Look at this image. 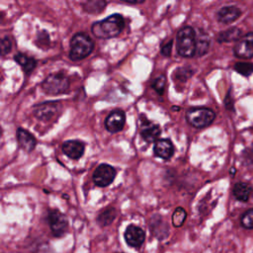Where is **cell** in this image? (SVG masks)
Returning a JSON list of instances; mask_svg holds the SVG:
<instances>
[{"label":"cell","instance_id":"obj_3","mask_svg":"<svg viewBox=\"0 0 253 253\" xmlns=\"http://www.w3.org/2000/svg\"><path fill=\"white\" fill-rule=\"evenodd\" d=\"M94 49V42L84 34L77 33L70 40L69 58L73 61H78L87 57Z\"/></svg>","mask_w":253,"mask_h":253},{"label":"cell","instance_id":"obj_23","mask_svg":"<svg viewBox=\"0 0 253 253\" xmlns=\"http://www.w3.org/2000/svg\"><path fill=\"white\" fill-rule=\"evenodd\" d=\"M186 217H187L186 211L181 207L176 208V210L174 211V212L172 214V223H173V225L175 227L182 226Z\"/></svg>","mask_w":253,"mask_h":253},{"label":"cell","instance_id":"obj_10","mask_svg":"<svg viewBox=\"0 0 253 253\" xmlns=\"http://www.w3.org/2000/svg\"><path fill=\"white\" fill-rule=\"evenodd\" d=\"M58 112V106L55 102H43L34 107L35 117L42 122L53 119Z\"/></svg>","mask_w":253,"mask_h":253},{"label":"cell","instance_id":"obj_1","mask_svg":"<svg viewBox=\"0 0 253 253\" xmlns=\"http://www.w3.org/2000/svg\"><path fill=\"white\" fill-rule=\"evenodd\" d=\"M125 28V20L121 14H113L103 20L93 23L92 34L97 39L108 40L121 34Z\"/></svg>","mask_w":253,"mask_h":253},{"label":"cell","instance_id":"obj_4","mask_svg":"<svg viewBox=\"0 0 253 253\" xmlns=\"http://www.w3.org/2000/svg\"><path fill=\"white\" fill-rule=\"evenodd\" d=\"M215 118L214 112L206 107L190 108L186 112V120L189 125L197 128H204L209 126Z\"/></svg>","mask_w":253,"mask_h":253},{"label":"cell","instance_id":"obj_5","mask_svg":"<svg viewBox=\"0 0 253 253\" xmlns=\"http://www.w3.org/2000/svg\"><path fill=\"white\" fill-rule=\"evenodd\" d=\"M69 88V79L63 72L51 73L42 82V89L47 95L65 93Z\"/></svg>","mask_w":253,"mask_h":253},{"label":"cell","instance_id":"obj_7","mask_svg":"<svg viewBox=\"0 0 253 253\" xmlns=\"http://www.w3.org/2000/svg\"><path fill=\"white\" fill-rule=\"evenodd\" d=\"M47 220L54 236L60 237L66 233L68 229V221L62 212L57 210L49 211Z\"/></svg>","mask_w":253,"mask_h":253},{"label":"cell","instance_id":"obj_8","mask_svg":"<svg viewBox=\"0 0 253 253\" xmlns=\"http://www.w3.org/2000/svg\"><path fill=\"white\" fill-rule=\"evenodd\" d=\"M234 54L240 58L253 57V32L241 37L234 45Z\"/></svg>","mask_w":253,"mask_h":253},{"label":"cell","instance_id":"obj_21","mask_svg":"<svg viewBox=\"0 0 253 253\" xmlns=\"http://www.w3.org/2000/svg\"><path fill=\"white\" fill-rule=\"evenodd\" d=\"M117 216V211L116 209L114 208H108L106 209L105 211H103L99 215H98V218H97V221L98 223L101 225V226H107L109 224H111L114 219L116 218Z\"/></svg>","mask_w":253,"mask_h":253},{"label":"cell","instance_id":"obj_30","mask_svg":"<svg viewBox=\"0 0 253 253\" xmlns=\"http://www.w3.org/2000/svg\"><path fill=\"white\" fill-rule=\"evenodd\" d=\"M172 44H173V41H169L168 42H166L161 48V53L165 56H170L172 51Z\"/></svg>","mask_w":253,"mask_h":253},{"label":"cell","instance_id":"obj_28","mask_svg":"<svg viewBox=\"0 0 253 253\" xmlns=\"http://www.w3.org/2000/svg\"><path fill=\"white\" fill-rule=\"evenodd\" d=\"M192 70L190 68H187V67H181V68H178L176 71H175V78L180 80V81H183L185 82L189 77H191L192 75Z\"/></svg>","mask_w":253,"mask_h":253},{"label":"cell","instance_id":"obj_25","mask_svg":"<svg viewBox=\"0 0 253 253\" xmlns=\"http://www.w3.org/2000/svg\"><path fill=\"white\" fill-rule=\"evenodd\" d=\"M36 42L38 44V46H40L41 48H48L49 46V42H50V40H49V35L46 31H41L38 33L37 35V40H36Z\"/></svg>","mask_w":253,"mask_h":253},{"label":"cell","instance_id":"obj_24","mask_svg":"<svg viewBox=\"0 0 253 253\" xmlns=\"http://www.w3.org/2000/svg\"><path fill=\"white\" fill-rule=\"evenodd\" d=\"M234 69L244 75V76H249L253 73V63H248V62H237L234 65Z\"/></svg>","mask_w":253,"mask_h":253},{"label":"cell","instance_id":"obj_11","mask_svg":"<svg viewBox=\"0 0 253 253\" xmlns=\"http://www.w3.org/2000/svg\"><path fill=\"white\" fill-rule=\"evenodd\" d=\"M61 148H62L63 154H65L70 159L76 160V159H79L84 154L85 143L77 139L66 140L63 142Z\"/></svg>","mask_w":253,"mask_h":253},{"label":"cell","instance_id":"obj_13","mask_svg":"<svg viewBox=\"0 0 253 253\" xmlns=\"http://www.w3.org/2000/svg\"><path fill=\"white\" fill-rule=\"evenodd\" d=\"M160 133L161 129L158 125L143 119L140 127V135L146 142H156Z\"/></svg>","mask_w":253,"mask_h":253},{"label":"cell","instance_id":"obj_26","mask_svg":"<svg viewBox=\"0 0 253 253\" xmlns=\"http://www.w3.org/2000/svg\"><path fill=\"white\" fill-rule=\"evenodd\" d=\"M165 86H166V77L161 74L158 77H156L154 79V81L152 82V88L159 94L162 95L164 93L165 90Z\"/></svg>","mask_w":253,"mask_h":253},{"label":"cell","instance_id":"obj_29","mask_svg":"<svg viewBox=\"0 0 253 253\" xmlns=\"http://www.w3.org/2000/svg\"><path fill=\"white\" fill-rule=\"evenodd\" d=\"M12 48V42L9 37L5 36L1 40V54L5 55L11 51Z\"/></svg>","mask_w":253,"mask_h":253},{"label":"cell","instance_id":"obj_19","mask_svg":"<svg viewBox=\"0 0 253 253\" xmlns=\"http://www.w3.org/2000/svg\"><path fill=\"white\" fill-rule=\"evenodd\" d=\"M241 38V30L238 28H230L225 31H222L217 36V41L220 42H228L237 41Z\"/></svg>","mask_w":253,"mask_h":253},{"label":"cell","instance_id":"obj_15","mask_svg":"<svg viewBox=\"0 0 253 253\" xmlns=\"http://www.w3.org/2000/svg\"><path fill=\"white\" fill-rule=\"evenodd\" d=\"M17 140L21 148L27 152L33 151L37 145V140L34 135L22 127H18L17 129Z\"/></svg>","mask_w":253,"mask_h":253},{"label":"cell","instance_id":"obj_2","mask_svg":"<svg viewBox=\"0 0 253 253\" xmlns=\"http://www.w3.org/2000/svg\"><path fill=\"white\" fill-rule=\"evenodd\" d=\"M176 49L182 57H192L197 51V35L192 27L181 28L176 37Z\"/></svg>","mask_w":253,"mask_h":253},{"label":"cell","instance_id":"obj_9","mask_svg":"<svg viewBox=\"0 0 253 253\" xmlns=\"http://www.w3.org/2000/svg\"><path fill=\"white\" fill-rule=\"evenodd\" d=\"M126 124V115L122 110L112 111L105 120V127L111 133L121 131Z\"/></svg>","mask_w":253,"mask_h":253},{"label":"cell","instance_id":"obj_18","mask_svg":"<svg viewBox=\"0 0 253 253\" xmlns=\"http://www.w3.org/2000/svg\"><path fill=\"white\" fill-rule=\"evenodd\" d=\"M14 60L18 62V64L23 68V70L27 74L31 73L37 65V60L34 57H30L27 54L21 53V52H18L17 54H15Z\"/></svg>","mask_w":253,"mask_h":253},{"label":"cell","instance_id":"obj_16","mask_svg":"<svg viewBox=\"0 0 253 253\" xmlns=\"http://www.w3.org/2000/svg\"><path fill=\"white\" fill-rule=\"evenodd\" d=\"M241 15V11L236 6H225L217 12V20L222 24L234 22Z\"/></svg>","mask_w":253,"mask_h":253},{"label":"cell","instance_id":"obj_6","mask_svg":"<svg viewBox=\"0 0 253 253\" xmlns=\"http://www.w3.org/2000/svg\"><path fill=\"white\" fill-rule=\"evenodd\" d=\"M117 171L110 164H100L93 173V182L98 187H107L113 183Z\"/></svg>","mask_w":253,"mask_h":253},{"label":"cell","instance_id":"obj_22","mask_svg":"<svg viewBox=\"0 0 253 253\" xmlns=\"http://www.w3.org/2000/svg\"><path fill=\"white\" fill-rule=\"evenodd\" d=\"M209 45H210L209 37L207 36V34L201 32L197 36V51H196V54L198 56H202L205 53H207V51L209 49Z\"/></svg>","mask_w":253,"mask_h":253},{"label":"cell","instance_id":"obj_14","mask_svg":"<svg viewBox=\"0 0 253 253\" xmlns=\"http://www.w3.org/2000/svg\"><path fill=\"white\" fill-rule=\"evenodd\" d=\"M153 150L157 157L163 160H168L174 154V145L170 139L160 138L155 142Z\"/></svg>","mask_w":253,"mask_h":253},{"label":"cell","instance_id":"obj_17","mask_svg":"<svg viewBox=\"0 0 253 253\" xmlns=\"http://www.w3.org/2000/svg\"><path fill=\"white\" fill-rule=\"evenodd\" d=\"M252 194V187L244 182H238L233 187V196L236 200L246 202L249 200Z\"/></svg>","mask_w":253,"mask_h":253},{"label":"cell","instance_id":"obj_20","mask_svg":"<svg viewBox=\"0 0 253 253\" xmlns=\"http://www.w3.org/2000/svg\"><path fill=\"white\" fill-rule=\"evenodd\" d=\"M106 5H107V2L103 0H90L82 4L84 11L89 14L101 13L105 9Z\"/></svg>","mask_w":253,"mask_h":253},{"label":"cell","instance_id":"obj_27","mask_svg":"<svg viewBox=\"0 0 253 253\" xmlns=\"http://www.w3.org/2000/svg\"><path fill=\"white\" fill-rule=\"evenodd\" d=\"M241 224L245 228H253V209L248 210L243 213L241 216Z\"/></svg>","mask_w":253,"mask_h":253},{"label":"cell","instance_id":"obj_12","mask_svg":"<svg viewBox=\"0 0 253 253\" xmlns=\"http://www.w3.org/2000/svg\"><path fill=\"white\" fill-rule=\"evenodd\" d=\"M125 239L129 246L137 248L140 247L144 242L145 233L140 227L134 224H130L125 231Z\"/></svg>","mask_w":253,"mask_h":253}]
</instances>
